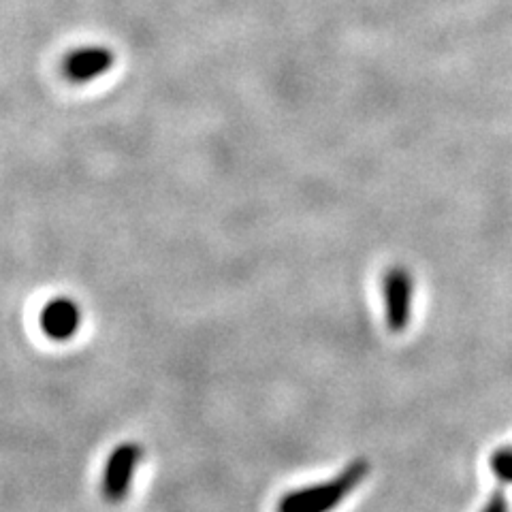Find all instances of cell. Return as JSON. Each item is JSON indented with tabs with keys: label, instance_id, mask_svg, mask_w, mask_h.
<instances>
[{
	"label": "cell",
	"instance_id": "7a4b0ae2",
	"mask_svg": "<svg viewBox=\"0 0 512 512\" xmlns=\"http://www.w3.org/2000/svg\"><path fill=\"white\" fill-rule=\"evenodd\" d=\"M384 295V316L391 331L402 333L412 320L414 301V278L404 267H391L382 284Z\"/></svg>",
	"mask_w": 512,
	"mask_h": 512
},
{
	"label": "cell",
	"instance_id": "8992f818",
	"mask_svg": "<svg viewBox=\"0 0 512 512\" xmlns=\"http://www.w3.org/2000/svg\"><path fill=\"white\" fill-rule=\"evenodd\" d=\"M489 468L502 483H512V448L506 446L495 451L489 459Z\"/></svg>",
	"mask_w": 512,
	"mask_h": 512
},
{
	"label": "cell",
	"instance_id": "3957f363",
	"mask_svg": "<svg viewBox=\"0 0 512 512\" xmlns=\"http://www.w3.org/2000/svg\"><path fill=\"white\" fill-rule=\"evenodd\" d=\"M141 446L135 442H124L114 448V453L109 455L103 472V495L111 504H118L126 500L128 489L133 485L135 470L141 461Z\"/></svg>",
	"mask_w": 512,
	"mask_h": 512
},
{
	"label": "cell",
	"instance_id": "6da1fadb",
	"mask_svg": "<svg viewBox=\"0 0 512 512\" xmlns=\"http://www.w3.org/2000/svg\"><path fill=\"white\" fill-rule=\"evenodd\" d=\"M370 474L367 459H355L338 476L286 493L278 504V512H331L355 491Z\"/></svg>",
	"mask_w": 512,
	"mask_h": 512
},
{
	"label": "cell",
	"instance_id": "277c9868",
	"mask_svg": "<svg viewBox=\"0 0 512 512\" xmlns=\"http://www.w3.org/2000/svg\"><path fill=\"white\" fill-rule=\"evenodd\" d=\"M114 54L107 47L90 45V47H79L73 54H69L62 62V71L67 79L75 84H86L92 79L109 73L114 67Z\"/></svg>",
	"mask_w": 512,
	"mask_h": 512
},
{
	"label": "cell",
	"instance_id": "52a82bcc",
	"mask_svg": "<svg viewBox=\"0 0 512 512\" xmlns=\"http://www.w3.org/2000/svg\"><path fill=\"white\" fill-rule=\"evenodd\" d=\"M480 512H508V502L504 498L502 491H495L491 495V500L487 502V506L480 510Z\"/></svg>",
	"mask_w": 512,
	"mask_h": 512
},
{
	"label": "cell",
	"instance_id": "5b68a950",
	"mask_svg": "<svg viewBox=\"0 0 512 512\" xmlns=\"http://www.w3.org/2000/svg\"><path fill=\"white\" fill-rule=\"evenodd\" d=\"M79 320H82V314H79L77 303L71 299H54L45 306L41 312V329L45 331L47 338H52L56 342L69 340L79 329Z\"/></svg>",
	"mask_w": 512,
	"mask_h": 512
}]
</instances>
